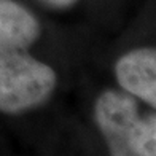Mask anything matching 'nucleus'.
<instances>
[{
	"instance_id": "f257e3e1",
	"label": "nucleus",
	"mask_w": 156,
	"mask_h": 156,
	"mask_svg": "<svg viewBox=\"0 0 156 156\" xmlns=\"http://www.w3.org/2000/svg\"><path fill=\"white\" fill-rule=\"evenodd\" d=\"M94 113L110 156H156V115H139L129 93L105 91Z\"/></svg>"
},
{
	"instance_id": "f03ea898",
	"label": "nucleus",
	"mask_w": 156,
	"mask_h": 156,
	"mask_svg": "<svg viewBox=\"0 0 156 156\" xmlns=\"http://www.w3.org/2000/svg\"><path fill=\"white\" fill-rule=\"evenodd\" d=\"M54 86V70L27 51L0 56V112L19 113L37 107Z\"/></svg>"
},
{
	"instance_id": "7ed1b4c3",
	"label": "nucleus",
	"mask_w": 156,
	"mask_h": 156,
	"mask_svg": "<svg viewBox=\"0 0 156 156\" xmlns=\"http://www.w3.org/2000/svg\"><path fill=\"white\" fill-rule=\"evenodd\" d=\"M115 72L126 93L156 108V48H140L124 54L118 59Z\"/></svg>"
},
{
	"instance_id": "20e7f679",
	"label": "nucleus",
	"mask_w": 156,
	"mask_h": 156,
	"mask_svg": "<svg viewBox=\"0 0 156 156\" xmlns=\"http://www.w3.org/2000/svg\"><path fill=\"white\" fill-rule=\"evenodd\" d=\"M38 34L37 19L24 6L13 0H0V56L27 51Z\"/></svg>"
},
{
	"instance_id": "39448f33",
	"label": "nucleus",
	"mask_w": 156,
	"mask_h": 156,
	"mask_svg": "<svg viewBox=\"0 0 156 156\" xmlns=\"http://www.w3.org/2000/svg\"><path fill=\"white\" fill-rule=\"evenodd\" d=\"M41 2L49 6H54V8H67V6L73 5L76 0H41Z\"/></svg>"
}]
</instances>
